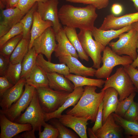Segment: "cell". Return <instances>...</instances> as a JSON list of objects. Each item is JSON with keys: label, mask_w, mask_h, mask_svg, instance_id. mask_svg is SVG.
<instances>
[{"label": "cell", "mask_w": 138, "mask_h": 138, "mask_svg": "<svg viewBox=\"0 0 138 138\" xmlns=\"http://www.w3.org/2000/svg\"><path fill=\"white\" fill-rule=\"evenodd\" d=\"M132 2L134 7L136 10L138 11V0H129Z\"/></svg>", "instance_id": "51"}, {"label": "cell", "mask_w": 138, "mask_h": 138, "mask_svg": "<svg viewBox=\"0 0 138 138\" xmlns=\"http://www.w3.org/2000/svg\"><path fill=\"white\" fill-rule=\"evenodd\" d=\"M23 27L19 22L13 26L5 34L0 37V48L7 41L22 33Z\"/></svg>", "instance_id": "36"}, {"label": "cell", "mask_w": 138, "mask_h": 138, "mask_svg": "<svg viewBox=\"0 0 138 138\" xmlns=\"http://www.w3.org/2000/svg\"><path fill=\"white\" fill-rule=\"evenodd\" d=\"M136 94L135 92L132 93L122 101H119L114 113L123 118L126 112L134 101V99Z\"/></svg>", "instance_id": "37"}, {"label": "cell", "mask_w": 138, "mask_h": 138, "mask_svg": "<svg viewBox=\"0 0 138 138\" xmlns=\"http://www.w3.org/2000/svg\"><path fill=\"white\" fill-rule=\"evenodd\" d=\"M0 126V138H12L20 133L32 129L29 123L21 124L12 121L1 113Z\"/></svg>", "instance_id": "13"}, {"label": "cell", "mask_w": 138, "mask_h": 138, "mask_svg": "<svg viewBox=\"0 0 138 138\" xmlns=\"http://www.w3.org/2000/svg\"><path fill=\"white\" fill-rule=\"evenodd\" d=\"M88 136L90 138H97V137L94 133L92 129L89 128L87 129Z\"/></svg>", "instance_id": "49"}, {"label": "cell", "mask_w": 138, "mask_h": 138, "mask_svg": "<svg viewBox=\"0 0 138 138\" xmlns=\"http://www.w3.org/2000/svg\"><path fill=\"white\" fill-rule=\"evenodd\" d=\"M138 21V12L118 17L110 14L104 18L99 28L103 30H117Z\"/></svg>", "instance_id": "12"}, {"label": "cell", "mask_w": 138, "mask_h": 138, "mask_svg": "<svg viewBox=\"0 0 138 138\" xmlns=\"http://www.w3.org/2000/svg\"><path fill=\"white\" fill-rule=\"evenodd\" d=\"M24 92L20 98L8 109H1L0 112L4 114L10 120L14 121L22 112L29 105L36 90L33 86L26 83Z\"/></svg>", "instance_id": "9"}, {"label": "cell", "mask_w": 138, "mask_h": 138, "mask_svg": "<svg viewBox=\"0 0 138 138\" xmlns=\"http://www.w3.org/2000/svg\"><path fill=\"white\" fill-rule=\"evenodd\" d=\"M63 124L73 129L81 138H87V129L88 119L68 114L62 115L58 119Z\"/></svg>", "instance_id": "16"}, {"label": "cell", "mask_w": 138, "mask_h": 138, "mask_svg": "<svg viewBox=\"0 0 138 138\" xmlns=\"http://www.w3.org/2000/svg\"><path fill=\"white\" fill-rule=\"evenodd\" d=\"M123 131L121 126L116 122L112 113L95 133L97 138H121L124 137Z\"/></svg>", "instance_id": "15"}, {"label": "cell", "mask_w": 138, "mask_h": 138, "mask_svg": "<svg viewBox=\"0 0 138 138\" xmlns=\"http://www.w3.org/2000/svg\"><path fill=\"white\" fill-rule=\"evenodd\" d=\"M125 71L130 78L138 93V70L131 64L123 66Z\"/></svg>", "instance_id": "40"}, {"label": "cell", "mask_w": 138, "mask_h": 138, "mask_svg": "<svg viewBox=\"0 0 138 138\" xmlns=\"http://www.w3.org/2000/svg\"><path fill=\"white\" fill-rule=\"evenodd\" d=\"M116 122L121 126L129 138H138V123L125 119L114 113H112Z\"/></svg>", "instance_id": "29"}, {"label": "cell", "mask_w": 138, "mask_h": 138, "mask_svg": "<svg viewBox=\"0 0 138 138\" xmlns=\"http://www.w3.org/2000/svg\"><path fill=\"white\" fill-rule=\"evenodd\" d=\"M7 0H0V1L2 2H7Z\"/></svg>", "instance_id": "54"}, {"label": "cell", "mask_w": 138, "mask_h": 138, "mask_svg": "<svg viewBox=\"0 0 138 138\" xmlns=\"http://www.w3.org/2000/svg\"><path fill=\"white\" fill-rule=\"evenodd\" d=\"M36 89L41 106L44 112L47 113L57 110L62 105L70 93L55 90L49 87Z\"/></svg>", "instance_id": "6"}, {"label": "cell", "mask_w": 138, "mask_h": 138, "mask_svg": "<svg viewBox=\"0 0 138 138\" xmlns=\"http://www.w3.org/2000/svg\"><path fill=\"white\" fill-rule=\"evenodd\" d=\"M22 62L13 64L10 63L4 75L9 81L15 85L21 78Z\"/></svg>", "instance_id": "33"}, {"label": "cell", "mask_w": 138, "mask_h": 138, "mask_svg": "<svg viewBox=\"0 0 138 138\" xmlns=\"http://www.w3.org/2000/svg\"><path fill=\"white\" fill-rule=\"evenodd\" d=\"M123 8L122 6L118 4H113L111 7V10L113 14L115 15H118L122 12Z\"/></svg>", "instance_id": "47"}, {"label": "cell", "mask_w": 138, "mask_h": 138, "mask_svg": "<svg viewBox=\"0 0 138 138\" xmlns=\"http://www.w3.org/2000/svg\"><path fill=\"white\" fill-rule=\"evenodd\" d=\"M35 131L32 129L30 130L27 131L21 134L17 135L14 138H36L34 132Z\"/></svg>", "instance_id": "46"}, {"label": "cell", "mask_w": 138, "mask_h": 138, "mask_svg": "<svg viewBox=\"0 0 138 138\" xmlns=\"http://www.w3.org/2000/svg\"><path fill=\"white\" fill-rule=\"evenodd\" d=\"M137 52H138V40L137 44ZM135 68L136 67L138 68V56L137 59L133 61V62L131 64Z\"/></svg>", "instance_id": "50"}, {"label": "cell", "mask_w": 138, "mask_h": 138, "mask_svg": "<svg viewBox=\"0 0 138 138\" xmlns=\"http://www.w3.org/2000/svg\"><path fill=\"white\" fill-rule=\"evenodd\" d=\"M19 0H7V8H12L17 7Z\"/></svg>", "instance_id": "48"}, {"label": "cell", "mask_w": 138, "mask_h": 138, "mask_svg": "<svg viewBox=\"0 0 138 138\" xmlns=\"http://www.w3.org/2000/svg\"><path fill=\"white\" fill-rule=\"evenodd\" d=\"M137 116L136 120V121L138 123V102L137 103Z\"/></svg>", "instance_id": "53"}, {"label": "cell", "mask_w": 138, "mask_h": 138, "mask_svg": "<svg viewBox=\"0 0 138 138\" xmlns=\"http://www.w3.org/2000/svg\"><path fill=\"white\" fill-rule=\"evenodd\" d=\"M84 91V88L83 87L74 88L73 91L70 93L62 105L57 110L50 113H45V121H48L52 118H59L65 110L70 107H74L76 105L82 96Z\"/></svg>", "instance_id": "20"}, {"label": "cell", "mask_w": 138, "mask_h": 138, "mask_svg": "<svg viewBox=\"0 0 138 138\" xmlns=\"http://www.w3.org/2000/svg\"><path fill=\"white\" fill-rule=\"evenodd\" d=\"M83 93L77 103L72 109L67 110L66 114L87 119L92 123L95 122L99 107L102 101L105 90L96 91L97 87L84 86Z\"/></svg>", "instance_id": "2"}, {"label": "cell", "mask_w": 138, "mask_h": 138, "mask_svg": "<svg viewBox=\"0 0 138 138\" xmlns=\"http://www.w3.org/2000/svg\"><path fill=\"white\" fill-rule=\"evenodd\" d=\"M56 41L55 33L53 28L50 27L34 40L32 47L38 54L44 55L48 61H51L52 54L57 47Z\"/></svg>", "instance_id": "10"}, {"label": "cell", "mask_w": 138, "mask_h": 138, "mask_svg": "<svg viewBox=\"0 0 138 138\" xmlns=\"http://www.w3.org/2000/svg\"><path fill=\"white\" fill-rule=\"evenodd\" d=\"M52 124L58 130L59 134V138H78L79 136L71 130L67 128L59 121V119L54 118L51 119Z\"/></svg>", "instance_id": "35"}, {"label": "cell", "mask_w": 138, "mask_h": 138, "mask_svg": "<svg viewBox=\"0 0 138 138\" xmlns=\"http://www.w3.org/2000/svg\"><path fill=\"white\" fill-rule=\"evenodd\" d=\"M22 38V33L8 40L0 48V54L9 59L11 54Z\"/></svg>", "instance_id": "34"}, {"label": "cell", "mask_w": 138, "mask_h": 138, "mask_svg": "<svg viewBox=\"0 0 138 138\" xmlns=\"http://www.w3.org/2000/svg\"><path fill=\"white\" fill-rule=\"evenodd\" d=\"M105 91L102 99L103 124L110 114L115 112L119 101L118 98V93L115 89L109 87Z\"/></svg>", "instance_id": "21"}, {"label": "cell", "mask_w": 138, "mask_h": 138, "mask_svg": "<svg viewBox=\"0 0 138 138\" xmlns=\"http://www.w3.org/2000/svg\"><path fill=\"white\" fill-rule=\"evenodd\" d=\"M38 54L33 47L29 50L22 62L21 78H25L29 75L36 65Z\"/></svg>", "instance_id": "31"}, {"label": "cell", "mask_w": 138, "mask_h": 138, "mask_svg": "<svg viewBox=\"0 0 138 138\" xmlns=\"http://www.w3.org/2000/svg\"><path fill=\"white\" fill-rule=\"evenodd\" d=\"M103 103L102 101L99 106L98 112L95 124L91 128L93 131L95 133L103 125L102 111Z\"/></svg>", "instance_id": "43"}, {"label": "cell", "mask_w": 138, "mask_h": 138, "mask_svg": "<svg viewBox=\"0 0 138 138\" xmlns=\"http://www.w3.org/2000/svg\"><path fill=\"white\" fill-rule=\"evenodd\" d=\"M26 83L25 78H21L16 83L5 92L1 98V109H8L20 98L24 92L23 88Z\"/></svg>", "instance_id": "18"}, {"label": "cell", "mask_w": 138, "mask_h": 138, "mask_svg": "<svg viewBox=\"0 0 138 138\" xmlns=\"http://www.w3.org/2000/svg\"><path fill=\"white\" fill-rule=\"evenodd\" d=\"M96 9L90 5L80 7L66 4L59 10V17L61 23L65 26L91 31L98 16Z\"/></svg>", "instance_id": "1"}, {"label": "cell", "mask_w": 138, "mask_h": 138, "mask_svg": "<svg viewBox=\"0 0 138 138\" xmlns=\"http://www.w3.org/2000/svg\"><path fill=\"white\" fill-rule=\"evenodd\" d=\"M55 37L57 42L54 51L56 57L70 55L78 58L77 53L66 36L63 28L55 33Z\"/></svg>", "instance_id": "19"}, {"label": "cell", "mask_w": 138, "mask_h": 138, "mask_svg": "<svg viewBox=\"0 0 138 138\" xmlns=\"http://www.w3.org/2000/svg\"><path fill=\"white\" fill-rule=\"evenodd\" d=\"M116 42L109 43L112 50L118 55H126L130 57L133 61L138 56L136 51L138 40V21L133 24L132 28L126 33L121 34Z\"/></svg>", "instance_id": "3"}, {"label": "cell", "mask_w": 138, "mask_h": 138, "mask_svg": "<svg viewBox=\"0 0 138 138\" xmlns=\"http://www.w3.org/2000/svg\"><path fill=\"white\" fill-rule=\"evenodd\" d=\"M71 3H82L91 5L96 9H101L106 7L108 5L109 0H65Z\"/></svg>", "instance_id": "39"}, {"label": "cell", "mask_w": 138, "mask_h": 138, "mask_svg": "<svg viewBox=\"0 0 138 138\" xmlns=\"http://www.w3.org/2000/svg\"><path fill=\"white\" fill-rule=\"evenodd\" d=\"M137 116V103L134 101L126 112L123 118L128 120L136 121Z\"/></svg>", "instance_id": "41"}, {"label": "cell", "mask_w": 138, "mask_h": 138, "mask_svg": "<svg viewBox=\"0 0 138 138\" xmlns=\"http://www.w3.org/2000/svg\"><path fill=\"white\" fill-rule=\"evenodd\" d=\"M10 63L9 59L0 54V75H4Z\"/></svg>", "instance_id": "45"}, {"label": "cell", "mask_w": 138, "mask_h": 138, "mask_svg": "<svg viewBox=\"0 0 138 138\" xmlns=\"http://www.w3.org/2000/svg\"><path fill=\"white\" fill-rule=\"evenodd\" d=\"M65 76L72 82L74 86V88L87 86H95L101 88L105 81L101 79L90 78L71 73Z\"/></svg>", "instance_id": "27"}, {"label": "cell", "mask_w": 138, "mask_h": 138, "mask_svg": "<svg viewBox=\"0 0 138 138\" xmlns=\"http://www.w3.org/2000/svg\"><path fill=\"white\" fill-rule=\"evenodd\" d=\"M61 63L65 64L68 66L70 73L85 77L94 76L96 70L92 67L84 65L77 58L70 55L61 56L58 58Z\"/></svg>", "instance_id": "14"}, {"label": "cell", "mask_w": 138, "mask_h": 138, "mask_svg": "<svg viewBox=\"0 0 138 138\" xmlns=\"http://www.w3.org/2000/svg\"><path fill=\"white\" fill-rule=\"evenodd\" d=\"M36 3L34 0H19L16 7L20 9L24 15Z\"/></svg>", "instance_id": "42"}, {"label": "cell", "mask_w": 138, "mask_h": 138, "mask_svg": "<svg viewBox=\"0 0 138 138\" xmlns=\"http://www.w3.org/2000/svg\"><path fill=\"white\" fill-rule=\"evenodd\" d=\"M36 2H44L48 0H34Z\"/></svg>", "instance_id": "52"}, {"label": "cell", "mask_w": 138, "mask_h": 138, "mask_svg": "<svg viewBox=\"0 0 138 138\" xmlns=\"http://www.w3.org/2000/svg\"><path fill=\"white\" fill-rule=\"evenodd\" d=\"M2 19L0 22V37L19 22L24 15L17 7L7 8L2 12Z\"/></svg>", "instance_id": "17"}, {"label": "cell", "mask_w": 138, "mask_h": 138, "mask_svg": "<svg viewBox=\"0 0 138 138\" xmlns=\"http://www.w3.org/2000/svg\"><path fill=\"white\" fill-rule=\"evenodd\" d=\"M66 34L81 60L88 61V56L85 52L82 47L77 33L76 28L65 26L63 28Z\"/></svg>", "instance_id": "28"}, {"label": "cell", "mask_w": 138, "mask_h": 138, "mask_svg": "<svg viewBox=\"0 0 138 138\" xmlns=\"http://www.w3.org/2000/svg\"><path fill=\"white\" fill-rule=\"evenodd\" d=\"M49 87L54 90L71 93L74 86L64 75L55 72L47 73Z\"/></svg>", "instance_id": "23"}, {"label": "cell", "mask_w": 138, "mask_h": 138, "mask_svg": "<svg viewBox=\"0 0 138 138\" xmlns=\"http://www.w3.org/2000/svg\"><path fill=\"white\" fill-rule=\"evenodd\" d=\"M101 62L103 64L96 70L95 76L98 79L107 78L116 66H123L131 64L133 61L132 59L127 55H119L114 52L111 48L106 46L103 51Z\"/></svg>", "instance_id": "5"}, {"label": "cell", "mask_w": 138, "mask_h": 138, "mask_svg": "<svg viewBox=\"0 0 138 138\" xmlns=\"http://www.w3.org/2000/svg\"><path fill=\"white\" fill-rule=\"evenodd\" d=\"M43 131H39V138H58L59 133L57 129L52 125L45 123Z\"/></svg>", "instance_id": "38"}, {"label": "cell", "mask_w": 138, "mask_h": 138, "mask_svg": "<svg viewBox=\"0 0 138 138\" xmlns=\"http://www.w3.org/2000/svg\"><path fill=\"white\" fill-rule=\"evenodd\" d=\"M25 79L26 83L36 88L49 87L47 73L37 64Z\"/></svg>", "instance_id": "25"}, {"label": "cell", "mask_w": 138, "mask_h": 138, "mask_svg": "<svg viewBox=\"0 0 138 138\" xmlns=\"http://www.w3.org/2000/svg\"><path fill=\"white\" fill-rule=\"evenodd\" d=\"M30 38H22L11 54L10 63L15 64L22 62L29 50Z\"/></svg>", "instance_id": "30"}, {"label": "cell", "mask_w": 138, "mask_h": 138, "mask_svg": "<svg viewBox=\"0 0 138 138\" xmlns=\"http://www.w3.org/2000/svg\"><path fill=\"white\" fill-rule=\"evenodd\" d=\"M37 2H36L19 22L22 24L23 27L22 38H30V31L33 22V14L37 10Z\"/></svg>", "instance_id": "32"}, {"label": "cell", "mask_w": 138, "mask_h": 138, "mask_svg": "<svg viewBox=\"0 0 138 138\" xmlns=\"http://www.w3.org/2000/svg\"><path fill=\"white\" fill-rule=\"evenodd\" d=\"M36 10L33 14V21L30 31L29 50L32 48L33 42L35 39L41 35L47 28L53 26V24L51 21L43 20Z\"/></svg>", "instance_id": "24"}, {"label": "cell", "mask_w": 138, "mask_h": 138, "mask_svg": "<svg viewBox=\"0 0 138 138\" xmlns=\"http://www.w3.org/2000/svg\"><path fill=\"white\" fill-rule=\"evenodd\" d=\"M59 0H48L44 2H37V11L44 21H51L56 33L62 28L59 16L57 6Z\"/></svg>", "instance_id": "11"}, {"label": "cell", "mask_w": 138, "mask_h": 138, "mask_svg": "<svg viewBox=\"0 0 138 138\" xmlns=\"http://www.w3.org/2000/svg\"><path fill=\"white\" fill-rule=\"evenodd\" d=\"M14 85L10 83L5 75L0 77V97L1 98L5 92Z\"/></svg>", "instance_id": "44"}, {"label": "cell", "mask_w": 138, "mask_h": 138, "mask_svg": "<svg viewBox=\"0 0 138 138\" xmlns=\"http://www.w3.org/2000/svg\"><path fill=\"white\" fill-rule=\"evenodd\" d=\"M111 87L115 89L119 95V102L127 97L131 93L137 92L129 76L123 66L117 68L115 73L107 78L104 87L100 91Z\"/></svg>", "instance_id": "4"}, {"label": "cell", "mask_w": 138, "mask_h": 138, "mask_svg": "<svg viewBox=\"0 0 138 138\" xmlns=\"http://www.w3.org/2000/svg\"><path fill=\"white\" fill-rule=\"evenodd\" d=\"M132 26L133 24L119 29L108 30H101L95 27L91 31L95 40L106 47L112 39L119 37L122 33L129 30Z\"/></svg>", "instance_id": "22"}, {"label": "cell", "mask_w": 138, "mask_h": 138, "mask_svg": "<svg viewBox=\"0 0 138 138\" xmlns=\"http://www.w3.org/2000/svg\"><path fill=\"white\" fill-rule=\"evenodd\" d=\"M77 36L85 52L93 61V67L98 69L101 62V53L106 47L93 39L91 30L80 29Z\"/></svg>", "instance_id": "8"}, {"label": "cell", "mask_w": 138, "mask_h": 138, "mask_svg": "<svg viewBox=\"0 0 138 138\" xmlns=\"http://www.w3.org/2000/svg\"><path fill=\"white\" fill-rule=\"evenodd\" d=\"M45 118V112L39 102L36 89L32 100L24 112L14 122L21 124L29 123L33 129L39 131L46 123Z\"/></svg>", "instance_id": "7"}, {"label": "cell", "mask_w": 138, "mask_h": 138, "mask_svg": "<svg viewBox=\"0 0 138 138\" xmlns=\"http://www.w3.org/2000/svg\"><path fill=\"white\" fill-rule=\"evenodd\" d=\"M36 64L47 73L55 72L65 76L70 73L68 66L65 64H56L46 60L42 54H39L37 57Z\"/></svg>", "instance_id": "26"}]
</instances>
